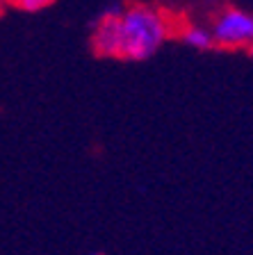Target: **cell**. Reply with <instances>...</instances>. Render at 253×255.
Returning <instances> with one entry per match:
<instances>
[{"mask_svg": "<svg viewBox=\"0 0 253 255\" xmlns=\"http://www.w3.org/2000/svg\"><path fill=\"white\" fill-rule=\"evenodd\" d=\"M169 37V25L162 11L151 5H135L126 7L121 18V48L119 59L123 62H144L153 57Z\"/></svg>", "mask_w": 253, "mask_h": 255, "instance_id": "cell-1", "label": "cell"}, {"mask_svg": "<svg viewBox=\"0 0 253 255\" xmlns=\"http://www.w3.org/2000/svg\"><path fill=\"white\" fill-rule=\"evenodd\" d=\"M212 37L219 48H251L253 46V14L228 7L212 23Z\"/></svg>", "mask_w": 253, "mask_h": 255, "instance_id": "cell-2", "label": "cell"}, {"mask_svg": "<svg viewBox=\"0 0 253 255\" xmlns=\"http://www.w3.org/2000/svg\"><path fill=\"white\" fill-rule=\"evenodd\" d=\"M126 14V7L114 2L105 7L91 23V50L98 57H114L119 59L121 48V18Z\"/></svg>", "mask_w": 253, "mask_h": 255, "instance_id": "cell-3", "label": "cell"}, {"mask_svg": "<svg viewBox=\"0 0 253 255\" xmlns=\"http://www.w3.org/2000/svg\"><path fill=\"white\" fill-rule=\"evenodd\" d=\"M180 39L190 48H196V50H210L212 46H217L212 32L203 30V27H196V25L185 27V30L180 32Z\"/></svg>", "mask_w": 253, "mask_h": 255, "instance_id": "cell-4", "label": "cell"}, {"mask_svg": "<svg viewBox=\"0 0 253 255\" xmlns=\"http://www.w3.org/2000/svg\"><path fill=\"white\" fill-rule=\"evenodd\" d=\"M11 7L16 9H23V11H39V9H46L55 2V0H7Z\"/></svg>", "mask_w": 253, "mask_h": 255, "instance_id": "cell-5", "label": "cell"}, {"mask_svg": "<svg viewBox=\"0 0 253 255\" xmlns=\"http://www.w3.org/2000/svg\"><path fill=\"white\" fill-rule=\"evenodd\" d=\"M249 53H251V57H253V46H251V48H249Z\"/></svg>", "mask_w": 253, "mask_h": 255, "instance_id": "cell-6", "label": "cell"}, {"mask_svg": "<svg viewBox=\"0 0 253 255\" xmlns=\"http://www.w3.org/2000/svg\"><path fill=\"white\" fill-rule=\"evenodd\" d=\"M89 255H103V253H89Z\"/></svg>", "mask_w": 253, "mask_h": 255, "instance_id": "cell-7", "label": "cell"}]
</instances>
